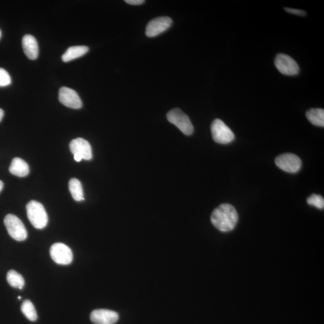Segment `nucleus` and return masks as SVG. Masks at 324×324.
Wrapping results in <instances>:
<instances>
[{
	"mask_svg": "<svg viewBox=\"0 0 324 324\" xmlns=\"http://www.w3.org/2000/svg\"><path fill=\"white\" fill-rule=\"evenodd\" d=\"M12 83V79L9 73L2 68H0V87L10 86Z\"/></svg>",
	"mask_w": 324,
	"mask_h": 324,
	"instance_id": "obj_21",
	"label": "nucleus"
},
{
	"mask_svg": "<svg viewBox=\"0 0 324 324\" xmlns=\"http://www.w3.org/2000/svg\"><path fill=\"white\" fill-rule=\"evenodd\" d=\"M50 255L53 261L60 265H69L73 261V253L66 244L57 243L50 249Z\"/></svg>",
	"mask_w": 324,
	"mask_h": 324,
	"instance_id": "obj_8",
	"label": "nucleus"
},
{
	"mask_svg": "<svg viewBox=\"0 0 324 324\" xmlns=\"http://www.w3.org/2000/svg\"><path fill=\"white\" fill-rule=\"evenodd\" d=\"M168 120L177 126L183 134L191 135L193 132V126L189 118L179 108H175L167 114Z\"/></svg>",
	"mask_w": 324,
	"mask_h": 324,
	"instance_id": "obj_5",
	"label": "nucleus"
},
{
	"mask_svg": "<svg viewBox=\"0 0 324 324\" xmlns=\"http://www.w3.org/2000/svg\"><path fill=\"white\" fill-rule=\"evenodd\" d=\"M125 2L131 5H140L143 4L145 1L142 0H126Z\"/></svg>",
	"mask_w": 324,
	"mask_h": 324,
	"instance_id": "obj_23",
	"label": "nucleus"
},
{
	"mask_svg": "<svg viewBox=\"0 0 324 324\" xmlns=\"http://www.w3.org/2000/svg\"><path fill=\"white\" fill-rule=\"evenodd\" d=\"M21 311L25 317L31 321H35L38 319L36 310L30 300H26L21 305Z\"/></svg>",
	"mask_w": 324,
	"mask_h": 324,
	"instance_id": "obj_19",
	"label": "nucleus"
},
{
	"mask_svg": "<svg viewBox=\"0 0 324 324\" xmlns=\"http://www.w3.org/2000/svg\"><path fill=\"white\" fill-rule=\"evenodd\" d=\"M285 11L289 13H291V14L299 15V16H305L306 15V12L304 11V10L291 9V8L286 7L285 8Z\"/></svg>",
	"mask_w": 324,
	"mask_h": 324,
	"instance_id": "obj_22",
	"label": "nucleus"
},
{
	"mask_svg": "<svg viewBox=\"0 0 324 324\" xmlns=\"http://www.w3.org/2000/svg\"><path fill=\"white\" fill-rule=\"evenodd\" d=\"M58 99L63 105L68 108L80 109L82 106L81 98L77 93L72 89L68 87H62L59 90Z\"/></svg>",
	"mask_w": 324,
	"mask_h": 324,
	"instance_id": "obj_11",
	"label": "nucleus"
},
{
	"mask_svg": "<svg viewBox=\"0 0 324 324\" xmlns=\"http://www.w3.org/2000/svg\"><path fill=\"white\" fill-rule=\"evenodd\" d=\"M1 36H2L1 31L0 30V39H1Z\"/></svg>",
	"mask_w": 324,
	"mask_h": 324,
	"instance_id": "obj_26",
	"label": "nucleus"
},
{
	"mask_svg": "<svg viewBox=\"0 0 324 324\" xmlns=\"http://www.w3.org/2000/svg\"><path fill=\"white\" fill-rule=\"evenodd\" d=\"M4 116V111L0 108V122L1 121L2 118Z\"/></svg>",
	"mask_w": 324,
	"mask_h": 324,
	"instance_id": "obj_24",
	"label": "nucleus"
},
{
	"mask_svg": "<svg viewBox=\"0 0 324 324\" xmlns=\"http://www.w3.org/2000/svg\"><path fill=\"white\" fill-rule=\"evenodd\" d=\"M275 64L276 68L283 75L294 76L299 73L300 68L293 58L288 55L279 54L276 57Z\"/></svg>",
	"mask_w": 324,
	"mask_h": 324,
	"instance_id": "obj_9",
	"label": "nucleus"
},
{
	"mask_svg": "<svg viewBox=\"0 0 324 324\" xmlns=\"http://www.w3.org/2000/svg\"><path fill=\"white\" fill-rule=\"evenodd\" d=\"M172 21L169 17H161L150 21L146 27V36L153 38L168 30L171 26Z\"/></svg>",
	"mask_w": 324,
	"mask_h": 324,
	"instance_id": "obj_10",
	"label": "nucleus"
},
{
	"mask_svg": "<svg viewBox=\"0 0 324 324\" xmlns=\"http://www.w3.org/2000/svg\"><path fill=\"white\" fill-rule=\"evenodd\" d=\"M70 149L77 162H81L82 159L90 161L93 158L91 145L83 138H78L71 140Z\"/></svg>",
	"mask_w": 324,
	"mask_h": 324,
	"instance_id": "obj_6",
	"label": "nucleus"
},
{
	"mask_svg": "<svg viewBox=\"0 0 324 324\" xmlns=\"http://www.w3.org/2000/svg\"><path fill=\"white\" fill-rule=\"evenodd\" d=\"M89 48L86 46H75L69 47L63 55L62 60L64 62H69L76 58L81 57L89 51Z\"/></svg>",
	"mask_w": 324,
	"mask_h": 324,
	"instance_id": "obj_15",
	"label": "nucleus"
},
{
	"mask_svg": "<svg viewBox=\"0 0 324 324\" xmlns=\"http://www.w3.org/2000/svg\"><path fill=\"white\" fill-rule=\"evenodd\" d=\"M238 220L237 211L232 205L223 204L212 212L211 221L222 232H229L234 229Z\"/></svg>",
	"mask_w": 324,
	"mask_h": 324,
	"instance_id": "obj_1",
	"label": "nucleus"
},
{
	"mask_svg": "<svg viewBox=\"0 0 324 324\" xmlns=\"http://www.w3.org/2000/svg\"><path fill=\"white\" fill-rule=\"evenodd\" d=\"M306 117L308 120L315 126H324V110L323 109H310L306 113Z\"/></svg>",
	"mask_w": 324,
	"mask_h": 324,
	"instance_id": "obj_16",
	"label": "nucleus"
},
{
	"mask_svg": "<svg viewBox=\"0 0 324 324\" xmlns=\"http://www.w3.org/2000/svg\"><path fill=\"white\" fill-rule=\"evenodd\" d=\"M9 171L16 176L24 177L29 174L30 169L28 164L23 159L16 158L13 159L9 167Z\"/></svg>",
	"mask_w": 324,
	"mask_h": 324,
	"instance_id": "obj_14",
	"label": "nucleus"
},
{
	"mask_svg": "<svg viewBox=\"0 0 324 324\" xmlns=\"http://www.w3.org/2000/svg\"><path fill=\"white\" fill-rule=\"evenodd\" d=\"M8 233L10 237L18 241H24L27 238V231L24 225L18 217L7 214L4 220Z\"/></svg>",
	"mask_w": 324,
	"mask_h": 324,
	"instance_id": "obj_4",
	"label": "nucleus"
},
{
	"mask_svg": "<svg viewBox=\"0 0 324 324\" xmlns=\"http://www.w3.org/2000/svg\"><path fill=\"white\" fill-rule=\"evenodd\" d=\"M275 163L278 168L289 173H296L302 166V162L299 157L292 153L278 156L276 159Z\"/></svg>",
	"mask_w": 324,
	"mask_h": 324,
	"instance_id": "obj_7",
	"label": "nucleus"
},
{
	"mask_svg": "<svg viewBox=\"0 0 324 324\" xmlns=\"http://www.w3.org/2000/svg\"><path fill=\"white\" fill-rule=\"evenodd\" d=\"M117 313L107 309H97L93 311L90 319L95 324H114L117 322Z\"/></svg>",
	"mask_w": 324,
	"mask_h": 324,
	"instance_id": "obj_12",
	"label": "nucleus"
},
{
	"mask_svg": "<svg viewBox=\"0 0 324 324\" xmlns=\"http://www.w3.org/2000/svg\"><path fill=\"white\" fill-rule=\"evenodd\" d=\"M307 203L310 206H314L319 209H322L324 208V200L322 196L313 194L310 197L307 198Z\"/></svg>",
	"mask_w": 324,
	"mask_h": 324,
	"instance_id": "obj_20",
	"label": "nucleus"
},
{
	"mask_svg": "<svg viewBox=\"0 0 324 324\" xmlns=\"http://www.w3.org/2000/svg\"><path fill=\"white\" fill-rule=\"evenodd\" d=\"M3 186H4L3 183H2V181H1V180H0V192H1L2 188H3Z\"/></svg>",
	"mask_w": 324,
	"mask_h": 324,
	"instance_id": "obj_25",
	"label": "nucleus"
},
{
	"mask_svg": "<svg viewBox=\"0 0 324 324\" xmlns=\"http://www.w3.org/2000/svg\"><path fill=\"white\" fill-rule=\"evenodd\" d=\"M212 138L215 142L227 144L235 139V135L229 127L220 119H214L211 126Z\"/></svg>",
	"mask_w": 324,
	"mask_h": 324,
	"instance_id": "obj_3",
	"label": "nucleus"
},
{
	"mask_svg": "<svg viewBox=\"0 0 324 324\" xmlns=\"http://www.w3.org/2000/svg\"><path fill=\"white\" fill-rule=\"evenodd\" d=\"M26 208L28 218L34 228L42 230L46 227L48 217L42 204L31 201L26 205Z\"/></svg>",
	"mask_w": 324,
	"mask_h": 324,
	"instance_id": "obj_2",
	"label": "nucleus"
},
{
	"mask_svg": "<svg viewBox=\"0 0 324 324\" xmlns=\"http://www.w3.org/2000/svg\"><path fill=\"white\" fill-rule=\"evenodd\" d=\"M7 280L9 285L15 288L21 289L25 285V281L22 275L15 270H10L7 273Z\"/></svg>",
	"mask_w": 324,
	"mask_h": 324,
	"instance_id": "obj_18",
	"label": "nucleus"
},
{
	"mask_svg": "<svg viewBox=\"0 0 324 324\" xmlns=\"http://www.w3.org/2000/svg\"><path fill=\"white\" fill-rule=\"evenodd\" d=\"M22 44L26 56L30 60H36L39 55V46L34 37L26 34L23 37Z\"/></svg>",
	"mask_w": 324,
	"mask_h": 324,
	"instance_id": "obj_13",
	"label": "nucleus"
},
{
	"mask_svg": "<svg viewBox=\"0 0 324 324\" xmlns=\"http://www.w3.org/2000/svg\"><path fill=\"white\" fill-rule=\"evenodd\" d=\"M18 299H21V297L20 296L18 297Z\"/></svg>",
	"mask_w": 324,
	"mask_h": 324,
	"instance_id": "obj_27",
	"label": "nucleus"
},
{
	"mask_svg": "<svg viewBox=\"0 0 324 324\" xmlns=\"http://www.w3.org/2000/svg\"><path fill=\"white\" fill-rule=\"evenodd\" d=\"M69 187L74 200L78 202L84 200L83 188L79 180L71 179L69 182Z\"/></svg>",
	"mask_w": 324,
	"mask_h": 324,
	"instance_id": "obj_17",
	"label": "nucleus"
}]
</instances>
